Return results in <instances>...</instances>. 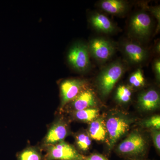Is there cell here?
I'll list each match as a JSON object with an SVG mask.
<instances>
[{
	"mask_svg": "<svg viewBox=\"0 0 160 160\" xmlns=\"http://www.w3.org/2000/svg\"><path fill=\"white\" fill-rule=\"evenodd\" d=\"M152 22L149 15L140 12L133 16L129 23L130 32L139 38L147 37L151 32Z\"/></svg>",
	"mask_w": 160,
	"mask_h": 160,
	"instance_id": "7",
	"label": "cell"
},
{
	"mask_svg": "<svg viewBox=\"0 0 160 160\" xmlns=\"http://www.w3.org/2000/svg\"><path fill=\"white\" fill-rule=\"evenodd\" d=\"M72 102V106L75 111L90 108L96 104L94 93L90 89L83 90Z\"/></svg>",
	"mask_w": 160,
	"mask_h": 160,
	"instance_id": "11",
	"label": "cell"
},
{
	"mask_svg": "<svg viewBox=\"0 0 160 160\" xmlns=\"http://www.w3.org/2000/svg\"><path fill=\"white\" fill-rule=\"evenodd\" d=\"M89 135L92 138L98 141H103L107 134L106 126L101 118L91 122L89 127Z\"/></svg>",
	"mask_w": 160,
	"mask_h": 160,
	"instance_id": "15",
	"label": "cell"
},
{
	"mask_svg": "<svg viewBox=\"0 0 160 160\" xmlns=\"http://www.w3.org/2000/svg\"><path fill=\"white\" fill-rule=\"evenodd\" d=\"M76 144L79 149L83 151H86L89 149L91 141L88 135L81 133L76 137Z\"/></svg>",
	"mask_w": 160,
	"mask_h": 160,
	"instance_id": "20",
	"label": "cell"
},
{
	"mask_svg": "<svg viewBox=\"0 0 160 160\" xmlns=\"http://www.w3.org/2000/svg\"><path fill=\"white\" fill-rule=\"evenodd\" d=\"M83 160H109L102 154L98 153H94L90 155L89 156L85 157V158Z\"/></svg>",
	"mask_w": 160,
	"mask_h": 160,
	"instance_id": "24",
	"label": "cell"
},
{
	"mask_svg": "<svg viewBox=\"0 0 160 160\" xmlns=\"http://www.w3.org/2000/svg\"><path fill=\"white\" fill-rule=\"evenodd\" d=\"M130 85L134 87H140L144 86L145 78L141 69H138L132 73L129 78Z\"/></svg>",
	"mask_w": 160,
	"mask_h": 160,
	"instance_id": "19",
	"label": "cell"
},
{
	"mask_svg": "<svg viewBox=\"0 0 160 160\" xmlns=\"http://www.w3.org/2000/svg\"><path fill=\"white\" fill-rule=\"evenodd\" d=\"M68 134L67 125L58 120L51 125L43 140L44 147L51 146L64 141Z\"/></svg>",
	"mask_w": 160,
	"mask_h": 160,
	"instance_id": "9",
	"label": "cell"
},
{
	"mask_svg": "<svg viewBox=\"0 0 160 160\" xmlns=\"http://www.w3.org/2000/svg\"><path fill=\"white\" fill-rule=\"evenodd\" d=\"M123 51L129 61L134 64L142 62L147 56L146 49L136 43H125L123 46Z\"/></svg>",
	"mask_w": 160,
	"mask_h": 160,
	"instance_id": "10",
	"label": "cell"
},
{
	"mask_svg": "<svg viewBox=\"0 0 160 160\" xmlns=\"http://www.w3.org/2000/svg\"><path fill=\"white\" fill-rule=\"evenodd\" d=\"M131 91L129 87L125 86H120L117 90L116 98L119 102L127 103L131 99Z\"/></svg>",
	"mask_w": 160,
	"mask_h": 160,
	"instance_id": "18",
	"label": "cell"
},
{
	"mask_svg": "<svg viewBox=\"0 0 160 160\" xmlns=\"http://www.w3.org/2000/svg\"><path fill=\"white\" fill-rule=\"evenodd\" d=\"M88 46L83 43H76L68 52L67 59L70 66L76 71L84 72L90 66Z\"/></svg>",
	"mask_w": 160,
	"mask_h": 160,
	"instance_id": "3",
	"label": "cell"
},
{
	"mask_svg": "<svg viewBox=\"0 0 160 160\" xmlns=\"http://www.w3.org/2000/svg\"><path fill=\"white\" fill-rule=\"evenodd\" d=\"M89 53L99 62H106L114 53V46L108 40L95 38L90 41L88 46Z\"/></svg>",
	"mask_w": 160,
	"mask_h": 160,
	"instance_id": "6",
	"label": "cell"
},
{
	"mask_svg": "<svg viewBox=\"0 0 160 160\" xmlns=\"http://www.w3.org/2000/svg\"><path fill=\"white\" fill-rule=\"evenodd\" d=\"M44 160H83L85 157L73 146L64 141L45 147Z\"/></svg>",
	"mask_w": 160,
	"mask_h": 160,
	"instance_id": "2",
	"label": "cell"
},
{
	"mask_svg": "<svg viewBox=\"0 0 160 160\" xmlns=\"http://www.w3.org/2000/svg\"><path fill=\"white\" fill-rule=\"evenodd\" d=\"M85 83L83 80L70 79L63 81L60 86L61 102L60 109L74 100L83 90Z\"/></svg>",
	"mask_w": 160,
	"mask_h": 160,
	"instance_id": "5",
	"label": "cell"
},
{
	"mask_svg": "<svg viewBox=\"0 0 160 160\" xmlns=\"http://www.w3.org/2000/svg\"><path fill=\"white\" fill-rule=\"evenodd\" d=\"M146 148V142L138 132H132L124 140L118 148V152L129 156H139Z\"/></svg>",
	"mask_w": 160,
	"mask_h": 160,
	"instance_id": "4",
	"label": "cell"
},
{
	"mask_svg": "<svg viewBox=\"0 0 160 160\" xmlns=\"http://www.w3.org/2000/svg\"><path fill=\"white\" fill-rule=\"evenodd\" d=\"M152 139L153 143L156 149L160 150V131L158 129H155L152 132Z\"/></svg>",
	"mask_w": 160,
	"mask_h": 160,
	"instance_id": "23",
	"label": "cell"
},
{
	"mask_svg": "<svg viewBox=\"0 0 160 160\" xmlns=\"http://www.w3.org/2000/svg\"><path fill=\"white\" fill-rule=\"evenodd\" d=\"M106 129L109 135V148H112L119 139L129 130V123L120 117H112L107 120Z\"/></svg>",
	"mask_w": 160,
	"mask_h": 160,
	"instance_id": "8",
	"label": "cell"
},
{
	"mask_svg": "<svg viewBox=\"0 0 160 160\" xmlns=\"http://www.w3.org/2000/svg\"><path fill=\"white\" fill-rule=\"evenodd\" d=\"M18 160H43L42 152L35 147L24 149L18 154Z\"/></svg>",
	"mask_w": 160,
	"mask_h": 160,
	"instance_id": "16",
	"label": "cell"
},
{
	"mask_svg": "<svg viewBox=\"0 0 160 160\" xmlns=\"http://www.w3.org/2000/svg\"><path fill=\"white\" fill-rule=\"evenodd\" d=\"M160 42H158L157 45H156L155 46V51L156 52H157L158 53H160Z\"/></svg>",
	"mask_w": 160,
	"mask_h": 160,
	"instance_id": "26",
	"label": "cell"
},
{
	"mask_svg": "<svg viewBox=\"0 0 160 160\" xmlns=\"http://www.w3.org/2000/svg\"><path fill=\"white\" fill-rule=\"evenodd\" d=\"M140 106L144 110H153L160 104V95L154 89H150L142 93L138 99Z\"/></svg>",
	"mask_w": 160,
	"mask_h": 160,
	"instance_id": "13",
	"label": "cell"
},
{
	"mask_svg": "<svg viewBox=\"0 0 160 160\" xmlns=\"http://www.w3.org/2000/svg\"><path fill=\"white\" fill-rule=\"evenodd\" d=\"M154 70L155 74L156 75L157 77L158 80H160V61L159 59H158L155 61L154 64Z\"/></svg>",
	"mask_w": 160,
	"mask_h": 160,
	"instance_id": "25",
	"label": "cell"
},
{
	"mask_svg": "<svg viewBox=\"0 0 160 160\" xmlns=\"http://www.w3.org/2000/svg\"><path fill=\"white\" fill-rule=\"evenodd\" d=\"M125 70V65L120 61L113 62L103 69L98 80V86L102 95L106 96L110 93Z\"/></svg>",
	"mask_w": 160,
	"mask_h": 160,
	"instance_id": "1",
	"label": "cell"
},
{
	"mask_svg": "<svg viewBox=\"0 0 160 160\" xmlns=\"http://www.w3.org/2000/svg\"><path fill=\"white\" fill-rule=\"evenodd\" d=\"M100 6L104 11L117 15L124 14L128 7L126 2L121 0H104L100 2Z\"/></svg>",
	"mask_w": 160,
	"mask_h": 160,
	"instance_id": "14",
	"label": "cell"
},
{
	"mask_svg": "<svg viewBox=\"0 0 160 160\" xmlns=\"http://www.w3.org/2000/svg\"><path fill=\"white\" fill-rule=\"evenodd\" d=\"M144 125L148 128H153L155 129H159L160 128V117L159 116H154L147 120Z\"/></svg>",
	"mask_w": 160,
	"mask_h": 160,
	"instance_id": "21",
	"label": "cell"
},
{
	"mask_svg": "<svg viewBox=\"0 0 160 160\" xmlns=\"http://www.w3.org/2000/svg\"><path fill=\"white\" fill-rule=\"evenodd\" d=\"M98 110L95 108H88L75 111L74 116L78 120L84 122H92L97 118Z\"/></svg>",
	"mask_w": 160,
	"mask_h": 160,
	"instance_id": "17",
	"label": "cell"
},
{
	"mask_svg": "<svg viewBox=\"0 0 160 160\" xmlns=\"http://www.w3.org/2000/svg\"><path fill=\"white\" fill-rule=\"evenodd\" d=\"M152 14L156 18L157 20L158 26L157 30H159L160 24V6L151 7L149 9Z\"/></svg>",
	"mask_w": 160,
	"mask_h": 160,
	"instance_id": "22",
	"label": "cell"
},
{
	"mask_svg": "<svg viewBox=\"0 0 160 160\" xmlns=\"http://www.w3.org/2000/svg\"><path fill=\"white\" fill-rule=\"evenodd\" d=\"M92 27L98 31L104 33H111L114 31L115 26L112 22L105 15L96 13L90 18Z\"/></svg>",
	"mask_w": 160,
	"mask_h": 160,
	"instance_id": "12",
	"label": "cell"
}]
</instances>
